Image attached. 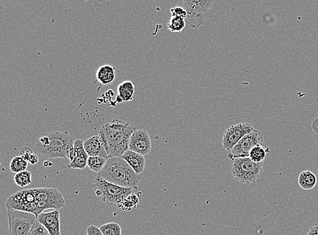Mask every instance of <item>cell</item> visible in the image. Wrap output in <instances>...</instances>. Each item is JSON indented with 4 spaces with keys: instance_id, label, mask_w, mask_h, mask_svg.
<instances>
[{
    "instance_id": "277c9868",
    "label": "cell",
    "mask_w": 318,
    "mask_h": 235,
    "mask_svg": "<svg viewBox=\"0 0 318 235\" xmlns=\"http://www.w3.org/2000/svg\"><path fill=\"white\" fill-rule=\"evenodd\" d=\"M92 187L95 189L96 196L102 197V202L118 208L122 201L134 191V189H126L108 183L98 176L93 181Z\"/></svg>"
},
{
    "instance_id": "ffe728a7",
    "label": "cell",
    "mask_w": 318,
    "mask_h": 235,
    "mask_svg": "<svg viewBox=\"0 0 318 235\" xmlns=\"http://www.w3.org/2000/svg\"><path fill=\"white\" fill-rule=\"evenodd\" d=\"M139 202H140V200H139L138 196L134 193H132L126 197L124 200L122 201L120 204L118 206V208H120L122 210L126 212H131L136 209Z\"/></svg>"
},
{
    "instance_id": "7c38bea8",
    "label": "cell",
    "mask_w": 318,
    "mask_h": 235,
    "mask_svg": "<svg viewBox=\"0 0 318 235\" xmlns=\"http://www.w3.org/2000/svg\"><path fill=\"white\" fill-rule=\"evenodd\" d=\"M37 221L47 229L50 235H62L60 231V210L43 212Z\"/></svg>"
},
{
    "instance_id": "9c48e42d",
    "label": "cell",
    "mask_w": 318,
    "mask_h": 235,
    "mask_svg": "<svg viewBox=\"0 0 318 235\" xmlns=\"http://www.w3.org/2000/svg\"><path fill=\"white\" fill-rule=\"evenodd\" d=\"M254 130V127L249 123L234 125L224 132L222 140V147L226 151H231L245 136Z\"/></svg>"
},
{
    "instance_id": "30bf717a",
    "label": "cell",
    "mask_w": 318,
    "mask_h": 235,
    "mask_svg": "<svg viewBox=\"0 0 318 235\" xmlns=\"http://www.w3.org/2000/svg\"><path fill=\"white\" fill-rule=\"evenodd\" d=\"M152 149V140L148 132L144 130H135L131 136L129 150L146 156L150 154Z\"/></svg>"
},
{
    "instance_id": "ac0fdd59",
    "label": "cell",
    "mask_w": 318,
    "mask_h": 235,
    "mask_svg": "<svg viewBox=\"0 0 318 235\" xmlns=\"http://www.w3.org/2000/svg\"><path fill=\"white\" fill-rule=\"evenodd\" d=\"M298 185L304 190L310 191L315 188L318 183L317 176L310 170L302 172L298 176Z\"/></svg>"
},
{
    "instance_id": "8fae6325",
    "label": "cell",
    "mask_w": 318,
    "mask_h": 235,
    "mask_svg": "<svg viewBox=\"0 0 318 235\" xmlns=\"http://www.w3.org/2000/svg\"><path fill=\"white\" fill-rule=\"evenodd\" d=\"M88 157L84 147L83 140L76 139L68 155L70 162L68 167L74 170H84L87 167Z\"/></svg>"
},
{
    "instance_id": "d6a6232c",
    "label": "cell",
    "mask_w": 318,
    "mask_h": 235,
    "mask_svg": "<svg viewBox=\"0 0 318 235\" xmlns=\"http://www.w3.org/2000/svg\"><path fill=\"white\" fill-rule=\"evenodd\" d=\"M312 128L316 133L318 134V118L314 121L313 124H312Z\"/></svg>"
},
{
    "instance_id": "52a82bcc",
    "label": "cell",
    "mask_w": 318,
    "mask_h": 235,
    "mask_svg": "<svg viewBox=\"0 0 318 235\" xmlns=\"http://www.w3.org/2000/svg\"><path fill=\"white\" fill-rule=\"evenodd\" d=\"M10 235H28L37 221L36 215L28 212L8 209Z\"/></svg>"
},
{
    "instance_id": "4fadbf2b",
    "label": "cell",
    "mask_w": 318,
    "mask_h": 235,
    "mask_svg": "<svg viewBox=\"0 0 318 235\" xmlns=\"http://www.w3.org/2000/svg\"><path fill=\"white\" fill-rule=\"evenodd\" d=\"M84 147L88 157H102L108 159L100 136H92L84 141Z\"/></svg>"
},
{
    "instance_id": "5b68a950",
    "label": "cell",
    "mask_w": 318,
    "mask_h": 235,
    "mask_svg": "<svg viewBox=\"0 0 318 235\" xmlns=\"http://www.w3.org/2000/svg\"><path fill=\"white\" fill-rule=\"evenodd\" d=\"M35 196L36 217L45 210L53 209L60 210L66 206L64 195L56 189L53 188H36L34 189Z\"/></svg>"
},
{
    "instance_id": "d6986e66",
    "label": "cell",
    "mask_w": 318,
    "mask_h": 235,
    "mask_svg": "<svg viewBox=\"0 0 318 235\" xmlns=\"http://www.w3.org/2000/svg\"><path fill=\"white\" fill-rule=\"evenodd\" d=\"M270 149H264V145H256L251 150L249 153V158L253 162L256 164H260L264 162L266 159V155L269 153Z\"/></svg>"
},
{
    "instance_id": "4dcf8cb0",
    "label": "cell",
    "mask_w": 318,
    "mask_h": 235,
    "mask_svg": "<svg viewBox=\"0 0 318 235\" xmlns=\"http://www.w3.org/2000/svg\"><path fill=\"white\" fill-rule=\"evenodd\" d=\"M38 162H39V157H38L36 153H32L30 159H28V163H30V164L32 165H36L38 164Z\"/></svg>"
},
{
    "instance_id": "f546056e",
    "label": "cell",
    "mask_w": 318,
    "mask_h": 235,
    "mask_svg": "<svg viewBox=\"0 0 318 235\" xmlns=\"http://www.w3.org/2000/svg\"><path fill=\"white\" fill-rule=\"evenodd\" d=\"M86 233V235H104L100 232V229L94 225H90L88 227Z\"/></svg>"
},
{
    "instance_id": "603a6c76",
    "label": "cell",
    "mask_w": 318,
    "mask_h": 235,
    "mask_svg": "<svg viewBox=\"0 0 318 235\" xmlns=\"http://www.w3.org/2000/svg\"><path fill=\"white\" fill-rule=\"evenodd\" d=\"M28 168V162L24 160L22 156L15 157L11 161L10 164V170L14 174L26 171Z\"/></svg>"
},
{
    "instance_id": "5bb4252c",
    "label": "cell",
    "mask_w": 318,
    "mask_h": 235,
    "mask_svg": "<svg viewBox=\"0 0 318 235\" xmlns=\"http://www.w3.org/2000/svg\"><path fill=\"white\" fill-rule=\"evenodd\" d=\"M122 157L138 175L144 173L146 166V158L144 155L128 150Z\"/></svg>"
},
{
    "instance_id": "9a60e30c",
    "label": "cell",
    "mask_w": 318,
    "mask_h": 235,
    "mask_svg": "<svg viewBox=\"0 0 318 235\" xmlns=\"http://www.w3.org/2000/svg\"><path fill=\"white\" fill-rule=\"evenodd\" d=\"M213 3L214 1H211V0H204V1L184 0V7L188 12V14L203 15L204 13L210 10Z\"/></svg>"
},
{
    "instance_id": "1f68e13d",
    "label": "cell",
    "mask_w": 318,
    "mask_h": 235,
    "mask_svg": "<svg viewBox=\"0 0 318 235\" xmlns=\"http://www.w3.org/2000/svg\"><path fill=\"white\" fill-rule=\"evenodd\" d=\"M306 235H318V224L310 228V231L306 233Z\"/></svg>"
},
{
    "instance_id": "2e32d148",
    "label": "cell",
    "mask_w": 318,
    "mask_h": 235,
    "mask_svg": "<svg viewBox=\"0 0 318 235\" xmlns=\"http://www.w3.org/2000/svg\"><path fill=\"white\" fill-rule=\"evenodd\" d=\"M134 92L135 86L132 81L128 80L123 81L118 87L116 102L120 104L124 102L132 101Z\"/></svg>"
},
{
    "instance_id": "3957f363",
    "label": "cell",
    "mask_w": 318,
    "mask_h": 235,
    "mask_svg": "<svg viewBox=\"0 0 318 235\" xmlns=\"http://www.w3.org/2000/svg\"><path fill=\"white\" fill-rule=\"evenodd\" d=\"M76 138L68 132H53L44 134L36 145V151L49 159H68Z\"/></svg>"
},
{
    "instance_id": "ba28073f",
    "label": "cell",
    "mask_w": 318,
    "mask_h": 235,
    "mask_svg": "<svg viewBox=\"0 0 318 235\" xmlns=\"http://www.w3.org/2000/svg\"><path fill=\"white\" fill-rule=\"evenodd\" d=\"M264 145V138L260 131L254 129L247 134L231 150L228 151V157L232 160L238 158L249 157L251 150L256 145Z\"/></svg>"
},
{
    "instance_id": "7402d4cb",
    "label": "cell",
    "mask_w": 318,
    "mask_h": 235,
    "mask_svg": "<svg viewBox=\"0 0 318 235\" xmlns=\"http://www.w3.org/2000/svg\"><path fill=\"white\" fill-rule=\"evenodd\" d=\"M186 26V19L177 16H171L167 24V29L172 33H180Z\"/></svg>"
},
{
    "instance_id": "cb8c5ba5",
    "label": "cell",
    "mask_w": 318,
    "mask_h": 235,
    "mask_svg": "<svg viewBox=\"0 0 318 235\" xmlns=\"http://www.w3.org/2000/svg\"><path fill=\"white\" fill-rule=\"evenodd\" d=\"M14 181L15 184L19 187L26 188L28 187L32 182L31 172L24 171L16 174L14 177Z\"/></svg>"
},
{
    "instance_id": "d4e9b609",
    "label": "cell",
    "mask_w": 318,
    "mask_h": 235,
    "mask_svg": "<svg viewBox=\"0 0 318 235\" xmlns=\"http://www.w3.org/2000/svg\"><path fill=\"white\" fill-rule=\"evenodd\" d=\"M104 235H122L120 226L115 223H110L102 225L99 228Z\"/></svg>"
},
{
    "instance_id": "4316f807",
    "label": "cell",
    "mask_w": 318,
    "mask_h": 235,
    "mask_svg": "<svg viewBox=\"0 0 318 235\" xmlns=\"http://www.w3.org/2000/svg\"><path fill=\"white\" fill-rule=\"evenodd\" d=\"M28 235H50L47 229L38 221L34 223Z\"/></svg>"
},
{
    "instance_id": "44dd1931",
    "label": "cell",
    "mask_w": 318,
    "mask_h": 235,
    "mask_svg": "<svg viewBox=\"0 0 318 235\" xmlns=\"http://www.w3.org/2000/svg\"><path fill=\"white\" fill-rule=\"evenodd\" d=\"M108 159L102 157H89L87 166L91 171L98 174L106 166Z\"/></svg>"
},
{
    "instance_id": "6da1fadb",
    "label": "cell",
    "mask_w": 318,
    "mask_h": 235,
    "mask_svg": "<svg viewBox=\"0 0 318 235\" xmlns=\"http://www.w3.org/2000/svg\"><path fill=\"white\" fill-rule=\"evenodd\" d=\"M136 130L128 122L114 119L104 125L99 132L108 158L122 157L129 150L131 136Z\"/></svg>"
},
{
    "instance_id": "7a4b0ae2",
    "label": "cell",
    "mask_w": 318,
    "mask_h": 235,
    "mask_svg": "<svg viewBox=\"0 0 318 235\" xmlns=\"http://www.w3.org/2000/svg\"><path fill=\"white\" fill-rule=\"evenodd\" d=\"M96 176L108 183L134 190L138 189L142 178L120 157L108 158L106 166Z\"/></svg>"
},
{
    "instance_id": "f1b7e54d",
    "label": "cell",
    "mask_w": 318,
    "mask_h": 235,
    "mask_svg": "<svg viewBox=\"0 0 318 235\" xmlns=\"http://www.w3.org/2000/svg\"><path fill=\"white\" fill-rule=\"evenodd\" d=\"M32 153H34L33 151H32L31 148L28 147H24V148H22V149L20 150V156H22V158H24V160H26L28 162V159H30V156H31Z\"/></svg>"
},
{
    "instance_id": "484cf974",
    "label": "cell",
    "mask_w": 318,
    "mask_h": 235,
    "mask_svg": "<svg viewBox=\"0 0 318 235\" xmlns=\"http://www.w3.org/2000/svg\"><path fill=\"white\" fill-rule=\"evenodd\" d=\"M203 21V15L188 14L186 19V25L190 28H199Z\"/></svg>"
},
{
    "instance_id": "8992f818",
    "label": "cell",
    "mask_w": 318,
    "mask_h": 235,
    "mask_svg": "<svg viewBox=\"0 0 318 235\" xmlns=\"http://www.w3.org/2000/svg\"><path fill=\"white\" fill-rule=\"evenodd\" d=\"M264 163L253 162L249 157L234 160L232 172L236 181L242 184H252L260 178L264 172Z\"/></svg>"
},
{
    "instance_id": "83f0119b",
    "label": "cell",
    "mask_w": 318,
    "mask_h": 235,
    "mask_svg": "<svg viewBox=\"0 0 318 235\" xmlns=\"http://www.w3.org/2000/svg\"><path fill=\"white\" fill-rule=\"evenodd\" d=\"M170 12L172 16L180 17V18H184V19H186L188 15L186 9L182 7H172V8L170 9Z\"/></svg>"
},
{
    "instance_id": "e0dca14e",
    "label": "cell",
    "mask_w": 318,
    "mask_h": 235,
    "mask_svg": "<svg viewBox=\"0 0 318 235\" xmlns=\"http://www.w3.org/2000/svg\"><path fill=\"white\" fill-rule=\"evenodd\" d=\"M116 79V71L110 65H104L99 67L96 71V80L102 85H110Z\"/></svg>"
}]
</instances>
